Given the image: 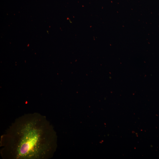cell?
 Segmentation results:
<instances>
[{"instance_id": "1", "label": "cell", "mask_w": 159, "mask_h": 159, "mask_svg": "<svg viewBox=\"0 0 159 159\" xmlns=\"http://www.w3.org/2000/svg\"><path fill=\"white\" fill-rule=\"evenodd\" d=\"M53 133L44 115L37 112L17 118L1 137L4 159H47L53 148Z\"/></svg>"}]
</instances>
